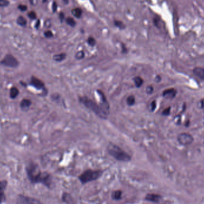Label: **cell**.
I'll use <instances>...</instances> for the list:
<instances>
[{
	"mask_svg": "<svg viewBox=\"0 0 204 204\" xmlns=\"http://www.w3.org/2000/svg\"><path fill=\"white\" fill-rule=\"evenodd\" d=\"M87 43L89 45L93 47L96 44V40L92 37H90L87 40Z\"/></svg>",
	"mask_w": 204,
	"mask_h": 204,
	"instance_id": "25",
	"label": "cell"
},
{
	"mask_svg": "<svg viewBox=\"0 0 204 204\" xmlns=\"http://www.w3.org/2000/svg\"><path fill=\"white\" fill-rule=\"evenodd\" d=\"M122 53H126V51H127V48H126V47H125L124 45H122Z\"/></svg>",
	"mask_w": 204,
	"mask_h": 204,
	"instance_id": "38",
	"label": "cell"
},
{
	"mask_svg": "<svg viewBox=\"0 0 204 204\" xmlns=\"http://www.w3.org/2000/svg\"><path fill=\"white\" fill-rule=\"evenodd\" d=\"M16 204H40V202L34 198L20 195L17 198Z\"/></svg>",
	"mask_w": 204,
	"mask_h": 204,
	"instance_id": "9",
	"label": "cell"
},
{
	"mask_svg": "<svg viewBox=\"0 0 204 204\" xmlns=\"http://www.w3.org/2000/svg\"><path fill=\"white\" fill-rule=\"evenodd\" d=\"M161 199V196L158 195V194H155V193H150L147 194L145 198V199L148 201H151L152 202H158Z\"/></svg>",
	"mask_w": 204,
	"mask_h": 204,
	"instance_id": "13",
	"label": "cell"
},
{
	"mask_svg": "<svg viewBox=\"0 0 204 204\" xmlns=\"http://www.w3.org/2000/svg\"><path fill=\"white\" fill-rule=\"evenodd\" d=\"M66 22L71 27H74L76 25V21L71 17H69L66 19Z\"/></svg>",
	"mask_w": 204,
	"mask_h": 204,
	"instance_id": "22",
	"label": "cell"
},
{
	"mask_svg": "<svg viewBox=\"0 0 204 204\" xmlns=\"http://www.w3.org/2000/svg\"><path fill=\"white\" fill-rule=\"evenodd\" d=\"M72 14L73 16L76 18H79L81 17L83 14V10L80 8H75L72 10Z\"/></svg>",
	"mask_w": 204,
	"mask_h": 204,
	"instance_id": "17",
	"label": "cell"
},
{
	"mask_svg": "<svg viewBox=\"0 0 204 204\" xmlns=\"http://www.w3.org/2000/svg\"><path fill=\"white\" fill-rule=\"evenodd\" d=\"M85 57V53L84 51L83 50L78 51L75 54V58L78 60H81Z\"/></svg>",
	"mask_w": 204,
	"mask_h": 204,
	"instance_id": "23",
	"label": "cell"
},
{
	"mask_svg": "<svg viewBox=\"0 0 204 204\" xmlns=\"http://www.w3.org/2000/svg\"><path fill=\"white\" fill-rule=\"evenodd\" d=\"M32 102L29 99H23L20 103V107L23 111H27L32 105Z\"/></svg>",
	"mask_w": 204,
	"mask_h": 204,
	"instance_id": "12",
	"label": "cell"
},
{
	"mask_svg": "<svg viewBox=\"0 0 204 204\" xmlns=\"http://www.w3.org/2000/svg\"><path fill=\"white\" fill-rule=\"evenodd\" d=\"M193 136L189 133H183L177 136V141L182 146H189L193 142Z\"/></svg>",
	"mask_w": 204,
	"mask_h": 204,
	"instance_id": "7",
	"label": "cell"
},
{
	"mask_svg": "<svg viewBox=\"0 0 204 204\" xmlns=\"http://www.w3.org/2000/svg\"><path fill=\"white\" fill-rule=\"evenodd\" d=\"M171 112V107H168L166 109H165L163 112H162V115H165V116H168V115H170V113Z\"/></svg>",
	"mask_w": 204,
	"mask_h": 204,
	"instance_id": "30",
	"label": "cell"
},
{
	"mask_svg": "<svg viewBox=\"0 0 204 204\" xmlns=\"http://www.w3.org/2000/svg\"><path fill=\"white\" fill-rule=\"evenodd\" d=\"M66 54L62 53L56 54L54 55L53 57V59L56 62H60L66 59Z\"/></svg>",
	"mask_w": 204,
	"mask_h": 204,
	"instance_id": "16",
	"label": "cell"
},
{
	"mask_svg": "<svg viewBox=\"0 0 204 204\" xmlns=\"http://www.w3.org/2000/svg\"><path fill=\"white\" fill-rule=\"evenodd\" d=\"M29 84L38 90H43L45 88V85H44V82L35 76H32L31 77L30 82H29Z\"/></svg>",
	"mask_w": 204,
	"mask_h": 204,
	"instance_id": "8",
	"label": "cell"
},
{
	"mask_svg": "<svg viewBox=\"0 0 204 204\" xmlns=\"http://www.w3.org/2000/svg\"><path fill=\"white\" fill-rule=\"evenodd\" d=\"M63 1L65 4H68V2H69V0H63Z\"/></svg>",
	"mask_w": 204,
	"mask_h": 204,
	"instance_id": "39",
	"label": "cell"
},
{
	"mask_svg": "<svg viewBox=\"0 0 204 204\" xmlns=\"http://www.w3.org/2000/svg\"><path fill=\"white\" fill-rule=\"evenodd\" d=\"M7 181L5 180L0 181V204L3 203L5 200L4 190L7 186Z\"/></svg>",
	"mask_w": 204,
	"mask_h": 204,
	"instance_id": "11",
	"label": "cell"
},
{
	"mask_svg": "<svg viewBox=\"0 0 204 204\" xmlns=\"http://www.w3.org/2000/svg\"><path fill=\"white\" fill-rule=\"evenodd\" d=\"M18 8L20 10H21V11H26V10H27V6L26 5H19V6H18Z\"/></svg>",
	"mask_w": 204,
	"mask_h": 204,
	"instance_id": "33",
	"label": "cell"
},
{
	"mask_svg": "<svg viewBox=\"0 0 204 204\" xmlns=\"http://www.w3.org/2000/svg\"><path fill=\"white\" fill-rule=\"evenodd\" d=\"M29 1H30V2H31V4H33V3H34V2H33L34 0H29Z\"/></svg>",
	"mask_w": 204,
	"mask_h": 204,
	"instance_id": "40",
	"label": "cell"
},
{
	"mask_svg": "<svg viewBox=\"0 0 204 204\" xmlns=\"http://www.w3.org/2000/svg\"><path fill=\"white\" fill-rule=\"evenodd\" d=\"M0 64L5 67L15 68L19 66V62L13 55L11 54H7L1 60Z\"/></svg>",
	"mask_w": 204,
	"mask_h": 204,
	"instance_id": "5",
	"label": "cell"
},
{
	"mask_svg": "<svg viewBox=\"0 0 204 204\" xmlns=\"http://www.w3.org/2000/svg\"><path fill=\"white\" fill-rule=\"evenodd\" d=\"M102 174L100 170H88L83 173L79 177V179L83 184H86L99 179Z\"/></svg>",
	"mask_w": 204,
	"mask_h": 204,
	"instance_id": "4",
	"label": "cell"
},
{
	"mask_svg": "<svg viewBox=\"0 0 204 204\" xmlns=\"http://www.w3.org/2000/svg\"><path fill=\"white\" fill-rule=\"evenodd\" d=\"M26 171L30 180L33 183H41L49 187L51 184L50 175L47 173H42L39 167L34 164H30L26 168Z\"/></svg>",
	"mask_w": 204,
	"mask_h": 204,
	"instance_id": "1",
	"label": "cell"
},
{
	"mask_svg": "<svg viewBox=\"0 0 204 204\" xmlns=\"http://www.w3.org/2000/svg\"><path fill=\"white\" fill-rule=\"evenodd\" d=\"M97 93L99 95L100 101L99 106H100L103 111L108 115L109 113V103L108 102V100L105 94L103 93V91L99 90H97Z\"/></svg>",
	"mask_w": 204,
	"mask_h": 204,
	"instance_id": "6",
	"label": "cell"
},
{
	"mask_svg": "<svg viewBox=\"0 0 204 204\" xmlns=\"http://www.w3.org/2000/svg\"><path fill=\"white\" fill-rule=\"evenodd\" d=\"M59 18H60V21L62 22L65 19V15L63 13H60V14L59 15Z\"/></svg>",
	"mask_w": 204,
	"mask_h": 204,
	"instance_id": "34",
	"label": "cell"
},
{
	"mask_svg": "<svg viewBox=\"0 0 204 204\" xmlns=\"http://www.w3.org/2000/svg\"><path fill=\"white\" fill-rule=\"evenodd\" d=\"M79 99L80 102L83 103L87 108L89 109L100 118L103 119H106L108 118V115L103 111L99 105H97L94 101L85 96L80 97Z\"/></svg>",
	"mask_w": 204,
	"mask_h": 204,
	"instance_id": "2",
	"label": "cell"
},
{
	"mask_svg": "<svg viewBox=\"0 0 204 204\" xmlns=\"http://www.w3.org/2000/svg\"><path fill=\"white\" fill-rule=\"evenodd\" d=\"M10 2L8 0H0V7H4L9 5Z\"/></svg>",
	"mask_w": 204,
	"mask_h": 204,
	"instance_id": "28",
	"label": "cell"
},
{
	"mask_svg": "<svg viewBox=\"0 0 204 204\" xmlns=\"http://www.w3.org/2000/svg\"><path fill=\"white\" fill-rule=\"evenodd\" d=\"M193 74L201 79L204 80V68L195 67L193 69Z\"/></svg>",
	"mask_w": 204,
	"mask_h": 204,
	"instance_id": "14",
	"label": "cell"
},
{
	"mask_svg": "<svg viewBox=\"0 0 204 204\" xmlns=\"http://www.w3.org/2000/svg\"><path fill=\"white\" fill-rule=\"evenodd\" d=\"M108 153L118 160L122 162H128L131 159L130 155L125 152L117 145L110 144L108 147Z\"/></svg>",
	"mask_w": 204,
	"mask_h": 204,
	"instance_id": "3",
	"label": "cell"
},
{
	"mask_svg": "<svg viewBox=\"0 0 204 204\" xmlns=\"http://www.w3.org/2000/svg\"><path fill=\"white\" fill-rule=\"evenodd\" d=\"M44 36L46 38H51L53 36V34L51 31H47L44 32Z\"/></svg>",
	"mask_w": 204,
	"mask_h": 204,
	"instance_id": "31",
	"label": "cell"
},
{
	"mask_svg": "<svg viewBox=\"0 0 204 204\" xmlns=\"http://www.w3.org/2000/svg\"><path fill=\"white\" fill-rule=\"evenodd\" d=\"M154 91V87L152 86H148L146 88V92L148 94H152Z\"/></svg>",
	"mask_w": 204,
	"mask_h": 204,
	"instance_id": "27",
	"label": "cell"
},
{
	"mask_svg": "<svg viewBox=\"0 0 204 204\" xmlns=\"http://www.w3.org/2000/svg\"><path fill=\"white\" fill-rule=\"evenodd\" d=\"M28 16L31 19H35L37 18V15L34 11H30Z\"/></svg>",
	"mask_w": 204,
	"mask_h": 204,
	"instance_id": "29",
	"label": "cell"
},
{
	"mask_svg": "<svg viewBox=\"0 0 204 204\" xmlns=\"http://www.w3.org/2000/svg\"><path fill=\"white\" fill-rule=\"evenodd\" d=\"M157 108V102L155 100H154L151 102L150 105V109L151 112L154 111Z\"/></svg>",
	"mask_w": 204,
	"mask_h": 204,
	"instance_id": "26",
	"label": "cell"
},
{
	"mask_svg": "<svg viewBox=\"0 0 204 204\" xmlns=\"http://www.w3.org/2000/svg\"><path fill=\"white\" fill-rule=\"evenodd\" d=\"M133 81H134V84H135L136 87H137V88H139V87H141L143 84V83H144L143 79L140 76L134 77L133 78Z\"/></svg>",
	"mask_w": 204,
	"mask_h": 204,
	"instance_id": "18",
	"label": "cell"
},
{
	"mask_svg": "<svg viewBox=\"0 0 204 204\" xmlns=\"http://www.w3.org/2000/svg\"><path fill=\"white\" fill-rule=\"evenodd\" d=\"M154 24L157 26H158V23H159V20L157 18H154Z\"/></svg>",
	"mask_w": 204,
	"mask_h": 204,
	"instance_id": "36",
	"label": "cell"
},
{
	"mask_svg": "<svg viewBox=\"0 0 204 204\" xmlns=\"http://www.w3.org/2000/svg\"><path fill=\"white\" fill-rule=\"evenodd\" d=\"M43 2H45L47 1V0H43Z\"/></svg>",
	"mask_w": 204,
	"mask_h": 204,
	"instance_id": "41",
	"label": "cell"
},
{
	"mask_svg": "<svg viewBox=\"0 0 204 204\" xmlns=\"http://www.w3.org/2000/svg\"><path fill=\"white\" fill-rule=\"evenodd\" d=\"M155 81L157 83H159L160 81H161V77L159 76V75H157L156 77H155Z\"/></svg>",
	"mask_w": 204,
	"mask_h": 204,
	"instance_id": "35",
	"label": "cell"
},
{
	"mask_svg": "<svg viewBox=\"0 0 204 204\" xmlns=\"http://www.w3.org/2000/svg\"><path fill=\"white\" fill-rule=\"evenodd\" d=\"M136 103V99L133 95L129 96L127 99V103L128 106H133Z\"/></svg>",
	"mask_w": 204,
	"mask_h": 204,
	"instance_id": "20",
	"label": "cell"
},
{
	"mask_svg": "<svg viewBox=\"0 0 204 204\" xmlns=\"http://www.w3.org/2000/svg\"><path fill=\"white\" fill-rule=\"evenodd\" d=\"M122 192L121 190L114 191L112 194V197L115 200H119L122 198Z\"/></svg>",
	"mask_w": 204,
	"mask_h": 204,
	"instance_id": "19",
	"label": "cell"
},
{
	"mask_svg": "<svg viewBox=\"0 0 204 204\" xmlns=\"http://www.w3.org/2000/svg\"><path fill=\"white\" fill-rule=\"evenodd\" d=\"M52 9H53V12H56L57 11V2L56 1H54L53 2V5H52Z\"/></svg>",
	"mask_w": 204,
	"mask_h": 204,
	"instance_id": "32",
	"label": "cell"
},
{
	"mask_svg": "<svg viewBox=\"0 0 204 204\" xmlns=\"http://www.w3.org/2000/svg\"><path fill=\"white\" fill-rule=\"evenodd\" d=\"M177 95V90L174 88L166 89L163 91L162 96L167 99H174Z\"/></svg>",
	"mask_w": 204,
	"mask_h": 204,
	"instance_id": "10",
	"label": "cell"
},
{
	"mask_svg": "<svg viewBox=\"0 0 204 204\" xmlns=\"http://www.w3.org/2000/svg\"><path fill=\"white\" fill-rule=\"evenodd\" d=\"M114 24L116 27L119 28V29H124L125 28V26L124 24V23L119 21H115Z\"/></svg>",
	"mask_w": 204,
	"mask_h": 204,
	"instance_id": "24",
	"label": "cell"
},
{
	"mask_svg": "<svg viewBox=\"0 0 204 204\" xmlns=\"http://www.w3.org/2000/svg\"><path fill=\"white\" fill-rule=\"evenodd\" d=\"M19 94V90L16 87L14 86L10 89L9 95H10V97L11 99H15L18 96Z\"/></svg>",
	"mask_w": 204,
	"mask_h": 204,
	"instance_id": "15",
	"label": "cell"
},
{
	"mask_svg": "<svg viewBox=\"0 0 204 204\" xmlns=\"http://www.w3.org/2000/svg\"><path fill=\"white\" fill-rule=\"evenodd\" d=\"M17 23L21 26H25L26 25V23H27V21L26 19L23 17V16H19L18 19H17Z\"/></svg>",
	"mask_w": 204,
	"mask_h": 204,
	"instance_id": "21",
	"label": "cell"
},
{
	"mask_svg": "<svg viewBox=\"0 0 204 204\" xmlns=\"http://www.w3.org/2000/svg\"><path fill=\"white\" fill-rule=\"evenodd\" d=\"M40 25V20H38V21H37V23H36V24H35V27H36V28H37V29H38V28H39Z\"/></svg>",
	"mask_w": 204,
	"mask_h": 204,
	"instance_id": "37",
	"label": "cell"
}]
</instances>
